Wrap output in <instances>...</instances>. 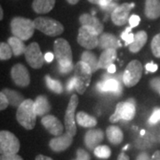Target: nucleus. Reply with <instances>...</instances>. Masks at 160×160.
I'll list each match as a JSON object with an SVG mask.
<instances>
[{"instance_id": "3", "label": "nucleus", "mask_w": 160, "mask_h": 160, "mask_svg": "<svg viewBox=\"0 0 160 160\" xmlns=\"http://www.w3.org/2000/svg\"><path fill=\"white\" fill-rule=\"evenodd\" d=\"M53 53L57 61L58 66L69 68L74 66L72 60V50L69 43L64 38H57L53 43Z\"/></svg>"}, {"instance_id": "27", "label": "nucleus", "mask_w": 160, "mask_h": 160, "mask_svg": "<svg viewBox=\"0 0 160 160\" xmlns=\"http://www.w3.org/2000/svg\"><path fill=\"white\" fill-rule=\"evenodd\" d=\"M2 92L6 94V96L9 101L10 105L15 108H19V106H21V104L25 101V99L22 96V93H20L19 92L12 90V89H8V88H5L3 89Z\"/></svg>"}, {"instance_id": "14", "label": "nucleus", "mask_w": 160, "mask_h": 160, "mask_svg": "<svg viewBox=\"0 0 160 160\" xmlns=\"http://www.w3.org/2000/svg\"><path fill=\"white\" fill-rule=\"evenodd\" d=\"M41 124L46 131L53 136H60L63 134L64 126H62V122L52 115L44 116L41 119Z\"/></svg>"}, {"instance_id": "31", "label": "nucleus", "mask_w": 160, "mask_h": 160, "mask_svg": "<svg viewBox=\"0 0 160 160\" xmlns=\"http://www.w3.org/2000/svg\"><path fill=\"white\" fill-rule=\"evenodd\" d=\"M93 154L99 158L107 159L111 156V149L107 145H99L97 148L93 150Z\"/></svg>"}, {"instance_id": "42", "label": "nucleus", "mask_w": 160, "mask_h": 160, "mask_svg": "<svg viewBox=\"0 0 160 160\" xmlns=\"http://www.w3.org/2000/svg\"><path fill=\"white\" fill-rule=\"evenodd\" d=\"M145 68H146V69H147L149 72H156V71L158 70V65L153 62H150L148 63V64L145 66Z\"/></svg>"}, {"instance_id": "19", "label": "nucleus", "mask_w": 160, "mask_h": 160, "mask_svg": "<svg viewBox=\"0 0 160 160\" xmlns=\"http://www.w3.org/2000/svg\"><path fill=\"white\" fill-rule=\"evenodd\" d=\"M79 22L81 26H86V27H90L92 29H93L98 35L100 36L103 33V24L102 22L98 19L97 17L89 14V13H83L82 15H80Z\"/></svg>"}, {"instance_id": "8", "label": "nucleus", "mask_w": 160, "mask_h": 160, "mask_svg": "<svg viewBox=\"0 0 160 160\" xmlns=\"http://www.w3.org/2000/svg\"><path fill=\"white\" fill-rule=\"evenodd\" d=\"M20 142L11 132H0V152L1 155H16L20 150Z\"/></svg>"}, {"instance_id": "44", "label": "nucleus", "mask_w": 160, "mask_h": 160, "mask_svg": "<svg viewBox=\"0 0 160 160\" xmlns=\"http://www.w3.org/2000/svg\"><path fill=\"white\" fill-rule=\"evenodd\" d=\"M53 58H55L54 53H52L50 52H46V54H45V60H46V62H52L53 61Z\"/></svg>"}, {"instance_id": "47", "label": "nucleus", "mask_w": 160, "mask_h": 160, "mask_svg": "<svg viewBox=\"0 0 160 160\" xmlns=\"http://www.w3.org/2000/svg\"><path fill=\"white\" fill-rule=\"evenodd\" d=\"M151 160H160V150L155 151L153 156L151 157Z\"/></svg>"}, {"instance_id": "50", "label": "nucleus", "mask_w": 160, "mask_h": 160, "mask_svg": "<svg viewBox=\"0 0 160 160\" xmlns=\"http://www.w3.org/2000/svg\"><path fill=\"white\" fill-rule=\"evenodd\" d=\"M87 1H89L90 3H92V4H94V5H98V4H99V2H100V0H87Z\"/></svg>"}, {"instance_id": "11", "label": "nucleus", "mask_w": 160, "mask_h": 160, "mask_svg": "<svg viewBox=\"0 0 160 160\" xmlns=\"http://www.w3.org/2000/svg\"><path fill=\"white\" fill-rule=\"evenodd\" d=\"M78 105V98L77 94H72L68 107L66 109L65 117H64V123H65V129L66 132L69 133L74 137L77 133V126L75 122V112L77 107Z\"/></svg>"}, {"instance_id": "6", "label": "nucleus", "mask_w": 160, "mask_h": 160, "mask_svg": "<svg viewBox=\"0 0 160 160\" xmlns=\"http://www.w3.org/2000/svg\"><path fill=\"white\" fill-rule=\"evenodd\" d=\"M135 113V102L133 100L129 99L126 102H121L117 104L115 112L110 116L109 121L111 123H117L121 119L130 121L134 118Z\"/></svg>"}, {"instance_id": "18", "label": "nucleus", "mask_w": 160, "mask_h": 160, "mask_svg": "<svg viewBox=\"0 0 160 160\" xmlns=\"http://www.w3.org/2000/svg\"><path fill=\"white\" fill-rule=\"evenodd\" d=\"M98 47L102 50H107V49H118L121 47L119 40L115 35L111 33H102L99 36V42H98Z\"/></svg>"}, {"instance_id": "17", "label": "nucleus", "mask_w": 160, "mask_h": 160, "mask_svg": "<svg viewBox=\"0 0 160 160\" xmlns=\"http://www.w3.org/2000/svg\"><path fill=\"white\" fill-rule=\"evenodd\" d=\"M104 139V133L102 129H90L85 134L84 142L86 148L90 150H94L101 144Z\"/></svg>"}, {"instance_id": "28", "label": "nucleus", "mask_w": 160, "mask_h": 160, "mask_svg": "<svg viewBox=\"0 0 160 160\" xmlns=\"http://www.w3.org/2000/svg\"><path fill=\"white\" fill-rule=\"evenodd\" d=\"M7 43L11 46L12 51L14 56H21L22 54H24L27 46H25V44L22 40L12 36L8 38Z\"/></svg>"}, {"instance_id": "23", "label": "nucleus", "mask_w": 160, "mask_h": 160, "mask_svg": "<svg viewBox=\"0 0 160 160\" xmlns=\"http://www.w3.org/2000/svg\"><path fill=\"white\" fill-rule=\"evenodd\" d=\"M147 40H148V35L144 30L138 31L136 34H134V38L132 43L129 46V51L133 53L140 52L144 45L147 43Z\"/></svg>"}, {"instance_id": "16", "label": "nucleus", "mask_w": 160, "mask_h": 160, "mask_svg": "<svg viewBox=\"0 0 160 160\" xmlns=\"http://www.w3.org/2000/svg\"><path fill=\"white\" fill-rule=\"evenodd\" d=\"M96 88L100 92H110L116 95H119L122 91L120 82L115 78H103L98 83Z\"/></svg>"}, {"instance_id": "43", "label": "nucleus", "mask_w": 160, "mask_h": 160, "mask_svg": "<svg viewBox=\"0 0 160 160\" xmlns=\"http://www.w3.org/2000/svg\"><path fill=\"white\" fill-rule=\"evenodd\" d=\"M136 160H151V158L149 157V155L147 152H141L137 156Z\"/></svg>"}, {"instance_id": "40", "label": "nucleus", "mask_w": 160, "mask_h": 160, "mask_svg": "<svg viewBox=\"0 0 160 160\" xmlns=\"http://www.w3.org/2000/svg\"><path fill=\"white\" fill-rule=\"evenodd\" d=\"M66 88H67V90H68V92H70L73 91L74 89H76V78H75V77L70 78L68 80Z\"/></svg>"}, {"instance_id": "38", "label": "nucleus", "mask_w": 160, "mask_h": 160, "mask_svg": "<svg viewBox=\"0 0 160 160\" xmlns=\"http://www.w3.org/2000/svg\"><path fill=\"white\" fill-rule=\"evenodd\" d=\"M149 86L153 90L158 92L160 93V77H157V78H154L150 80Z\"/></svg>"}, {"instance_id": "30", "label": "nucleus", "mask_w": 160, "mask_h": 160, "mask_svg": "<svg viewBox=\"0 0 160 160\" xmlns=\"http://www.w3.org/2000/svg\"><path fill=\"white\" fill-rule=\"evenodd\" d=\"M45 80H46V86L48 87L49 90H51L52 92L58 93V94L62 93L63 92L62 84L61 81L52 78L49 75H46L45 77Z\"/></svg>"}, {"instance_id": "2", "label": "nucleus", "mask_w": 160, "mask_h": 160, "mask_svg": "<svg viewBox=\"0 0 160 160\" xmlns=\"http://www.w3.org/2000/svg\"><path fill=\"white\" fill-rule=\"evenodd\" d=\"M10 29L13 37H16L22 41H27L34 35V21L24 17H14L10 22Z\"/></svg>"}, {"instance_id": "36", "label": "nucleus", "mask_w": 160, "mask_h": 160, "mask_svg": "<svg viewBox=\"0 0 160 160\" xmlns=\"http://www.w3.org/2000/svg\"><path fill=\"white\" fill-rule=\"evenodd\" d=\"M149 124H156L160 122V108H155L153 113L149 119Z\"/></svg>"}, {"instance_id": "34", "label": "nucleus", "mask_w": 160, "mask_h": 160, "mask_svg": "<svg viewBox=\"0 0 160 160\" xmlns=\"http://www.w3.org/2000/svg\"><path fill=\"white\" fill-rule=\"evenodd\" d=\"M132 28L131 26L127 27L121 34V38L124 40L126 43H125V46H129L132 43L133 41V38H134V34H132Z\"/></svg>"}, {"instance_id": "5", "label": "nucleus", "mask_w": 160, "mask_h": 160, "mask_svg": "<svg viewBox=\"0 0 160 160\" xmlns=\"http://www.w3.org/2000/svg\"><path fill=\"white\" fill-rule=\"evenodd\" d=\"M35 28L49 37H56L62 34L64 27L54 19L48 17H38L34 20Z\"/></svg>"}, {"instance_id": "7", "label": "nucleus", "mask_w": 160, "mask_h": 160, "mask_svg": "<svg viewBox=\"0 0 160 160\" xmlns=\"http://www.w3.org/2000/svg\"><path fill=\"white\" fill-rule=\"evenodd\" d=\"M143 67L141 62L133 60L128 63L123 73V83L126 87L136 86L142 76Z\"/></svg>"}, {"instance_id": "22", "label": "nucleus", "mask_w": 160, "mask_h": 160, "mask_svg": "<svg viewBox=\"0 0 160 160\" xmlns=\"http://www.w3.org/2000/svg\"><path fill=\"white\" fill-rule=\"evenodd\" d=\"M117 59V50L116 49H107L102 52L99 58V68L102 69H108L110 65Z\"/></svg>"}, {"instance_id": "45", "label": "nucleus", "mask_w": 160, "mask_h": 160, "mask_svg": "<svg viewBox=\"0 0 160 160\" xmlns=\"http://www.w3.org/2000/svg\"><path fill=\"white\" fill-rule=\"evenodd\" d=\"M35 160H53L51 158L47 157V156H45V155H38L36 157Z\"/></svg>"}, {"instance_id": "33", "label": "nucleus", "mask_w": 160, "mask_h": 160, "mask_svg": "<svg viewBox=\"0 0 160 160\" xmlns=\"http://www.w3.org/2000/svg\"><path fill=\"white\" fill-rule=\"evenodd\" d=\"M151 51L155 57L160 58V33L157 34L151 41Z\"/></svg>"}, {"instance_id": "10", "label": "nucleus", "mask_w": 160, "mask_h": 160, "mask_svg": "<svg viewBox=\"0 0 160 160\" xmlns=\"http://www.w3.org/2000/svg\"><path fill=\"white\" fill-rule=\"evenodd\" d=\"M24 55L29 66L36 69H41L46 61L45 55H43L38 44L36 42H33L27 46Z\"/></svg>"}, {"instance_id": "46", "label": "nucleus", "mask_w": 160, "mask_h": 160, "mask_svg": "<svg viewBox=\"0 0 160 160\" xmlns=\"http://www.w3.org/2000/svg\"><path fill=\"white\" fill-rule=\"evenodd\" d=\"M118 160H130V158L125 152H121L118 156Z\"/></svg>"}, {"instance_id": "37", "label": "nucleus", "mask_w": 160, "mask_h": 160, "mask_svg": "<svg viewBox=\"0 0 160 160\" xmlns=\"http://www.w3.org/2000/svg\"><path fill=\"white\" fill-rule=\"evenodd\" d=\"M9 104L10 103H9V101H8V99L6 96V94L3 92H0V109L1 110L6 109L8 107Z\"/></svg>"}, {"instance_id": "32", "label": "nucleus", "mask_w": 160, "mask_h": 160, "mask_svg": "<svg viewBox=\"0 0 160 160\" xmlns=\"http://www.w3.org/2000/svg\"><path fill=\"white\" fill-rule=\"evenodd\" d=\"M11 46H9L8 43L1 42L0 43V59L1 61H6L9 60L12 55Z\"/></svg>"}, {"instance_id": "13", "label": "nucleus", "mask_w": 160, "mask_h": 160, "mask_svg": "<svg viewBox=\"0 0 160 160\" xmlns=\"http://www.w3.org/2000/svg\"><path fill=\"white\" fill-rule=\"evenodd\" d=\"M11 78L14 84L20 87H26L30 83V77L27 68L21 64H15L11 69Z\"/></svg>"}, {"instance_id": "29", "label": "nucleus", "mask_w": 160, "mask_h": 160, "mask_svg": "<svg viewBox=\"0 0 160 160\" xmlns=\"http://www.w3.org/2000/svg\"><path fill=\"white\" fill-rule=\"evenodd\" d=\"M81 61L86 62L87 65H89L92 73L100 69L99 68V60L96 57V55L91 51L83 52L82 55H81Z\"/></svg>"}, {"instance_id": "49", "label": "nucleus", "mask_w": 160, "mask_h": 160, "mask_svg": "<svg viewBox=\"0 0 160 160\" xmlns=\"http://www.w3.org/2000/svg\"><path fill=\"white\" fill-rule=\"evenodd\" d=\"M67 2L70 5H76L79 2V0H67Z\"/></svg>"}, {"instance_id": "9", "label": "nucleus", "mask_w": 160, "mask_h": 160, "mask_svg": "<svg viewBox=\"0 0 160 160\" xmlns=\"http://www.w3.org/2000/svg\"><path fill=\"white\" fill-rule=\"evenodd\" d=\"M78 43L86 49L92 50L98 46L99 35L93 29L86 26H81L78 29Z\"/></svg>"}, {"instance_id": "12", "label": "nucleus", "mask_w": 160, "mask_h": 160, "mask_svg": "<svg viewBox=\"0 0 160 160\" xmlns=\"http://www.w3.org/2000/svg\"><path fill=\"white\" fill-rule=\"evenodd\" d=\"M134 7V3H124L119 5L111 13V21L117 26H123L128 22L130 11Z\"/></svg>"}, {"instance_id": "1", "label": "nucleus", "mask_w": 160, "mask_h": 160, "mask_svg": "<svg viewBox=\"0 0 160 160\" xmlns=\"http://www.w3.org/2000/svg\"><path fill=\"white\" fill-rule=\"evenodd\" d=\"M16 119L21 126L26 130H32L36 126L37 114L34 109V102L27 99L17 108Z\"/></svg>"}, {"instance_id": "51", "label": "nucleus", "mask_w": 160, "mask_h": 160, "mask_svg": "<svg viewBox=\"0 0 160 160\" xmlns=\"http://www.w3.org/2000/svg\"><path fill=\"white\" fill-rule=\"evenodd\" d=\"M3 15H4V12H3L2 7H1L0 8V20H3Z\"/></svg>"}, {"instance_id": "4", "label": "nucleus", "mask_w": 160, "mask_h": 160, "mask_svg": "<svg viewBox=\"0 0 160 160\" xmlns=\"http://www.w3.org/2000/svg\"><path fill=\"white\" fill-rule=\"evenodd\" d=\"M92 71L89 65L80 61L74 66V77L76 78V91L83 94L89 86L92 79Z\"/></svg>"}, {"instance_id": "24", "label": "nucleus", "mask_w": 160, "mask_h": 160, "mask_svg": "<svg viewBox=\"0 0 160 160\" xmlns=\"http://www.w3.org/2000/svg\"><path fill=\"white\" fill-rule=\"evenodd\" d=\"M55 6V0H34L32 9L37 13H47Z\"/></svg>"}, {"instance_id": "15", "label": "nucleus", "mask_w": 160, "mask_h": 160, "mask_svg": "<svg viewBox=\"0 0 160 160\" xmlns=\"http://www.w3.org/2000/svg\"><path fill=\"white\" fill-rule=\"evenodd\" d=\"M73 142V136L68 132H65L60 136H55L50 140L49 147L54 152H62L69 148Z\"/></svg>"}, {"instance_id": "41", "label": "nucleus", "mask_w": 160, "mask_h": 160, "mask_svg": "<svg viewBox=\"0 0 160 160\" xmlns=\"http://www.w3.org/2000/svg\"><path fill=\"white\" fill-rule=\"evenodd\" d=\"M0 160H23L22 158L18 154L16 155H2Z\"/></svg>"}, {"instance_id": "39", "label": "nucleus", "mask_w": 160, "mask_h": 160, "mask_svg": "<svg viewBox=\"0 0 160 160\" xmlns=\"http://www.w3.org/2000/svg\"><path fill=\"white\" fill-rule=\"evenodd\" d=\"M128 22H129V25L131 26L132 28H134V27L138 26L139 23L141 22V18H140V16L136 15V14H132L129 18Z\"/></svg>"}, {"instance_id": "52", "label": "nucleus", "mask_w": 160, "mask_h": 160, "mask_svg": "<svg viewBox=\"0 0 160 160\" xmlns=\"http://www.w3.org/2000/svg\"><path fill=\"white\" fill-rule=\"evenodd\" d=\"M112 1H113V0H112Z\"/></svg>"}, {"instance_id": "48", "label": "nucleus", "mask_w": 160, "mask_h": 160, "mask_svg": "<svg viewBox=\"0 0 160 160\" xmlns=\"http://www.w3.org/2000/svg\"><path fill=\"white\" fill-rule=\"evenodd\" d=\"M107 70H108V73H109V74H114L116 72V66L114 64H112V65L109 66Z\"/></svg>"}, {"instance_id": "35", "label": "nucleus", "mask_w": 160, "mask_h": 160, "mask_svg": "<svg viewBox=\"0 0 160 160\" xmlns=\"http://www.w3.org/2000/svg\"><path fill=\"white\" fill-rule=\"evenodd\" d=\"M73 160H91V157L86 150L78 149L77 150V158Z\"/></svg>"}, {"instance_id": "26", "label": "nucleus", "mask_w": 160, "mask_h": 160, "mask_svg": "<svg viewBox=\"0 0 160 160\" xmlns=\"http://www.w3.org/2000/svg\"><path fill=\"white\" fill-rule=\"evenodd\" d=\"M77 122L80 126L85 128H92L97 126V119L84 111H79L77 114Z\"/></svg>"}, {"instance_id": "20", "label": "nucleus", "mask_w": 160, "mask_h": 160, "mask_svg": "<svg viewBox=\"0 0 160 160\" xmlns=\"http://www.w3.org/2000/svg\"><path fill=\"white\" fill-rule=\"evenodd\" d=\"M144 13L149 20L158 19L160 17V0H146Z\"/></svg>"}, {"instance_id": "25", "label": "nucleus", "mask_w": 160, "mask_h": 160, "mask_svg": "<svg viewBox=\"0 0 160 160\" xmlns=\"http://www.w3.org/2000/svg\"><path fill=\"white\" fill-rule=\"evenodd\" d=\"M106 135L110 143L113 145H118L123 142L124 134L119 127L116 126H110L106 129Z\"/></svg>"}, {"instance_id": "21", "label": "nucleus", "mask_w": 160, "mask_h": 160, "mask_svg": "<svg viewBox=\"0 0 160 160\" xmlns=\"http://www.w3.org/2000/svg\"><path fill=\"white\" fill-rule=\"evenodd\" d=\"M52 106L48 99L45 95H39L38 96L34 102V109L37 116L44 117L46 115H48L51 111Z\"/></svg>"}]
</instances>
